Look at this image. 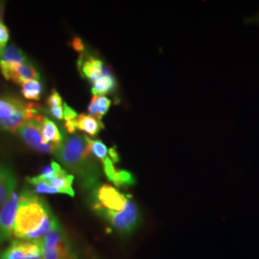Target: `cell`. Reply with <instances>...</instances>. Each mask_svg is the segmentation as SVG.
<instances>
[{
  "instance_id": "obj_24",
  "label": "cell",
  "mask_w": 259,
  "mask_h": 259,
  "mask_svg": "<svg viewBox=\"0 0 259 259\" xmlns=\"http://www.w3.org/2000/svg\"><path fill=\"white\" fill-rule=\"evenodd\" d=\"M77 117H78L77 112L73 109H71L67 104L64 103V119L65 122L74 120Z\"/></svg>"
},
{
  "instance_id": "obj_20",
  "label": "cell",
  "mask_w": 259,
  "mask_h": 259,
  "mask_svg": "<svg viewBox=\"0 0 259 259\" xmlns=\"http://www.w3.org/2000/svg\"><path fill=\"white\" fill-rule=\"evenodd\" d=\"M63 171H64V169L61 167L60 164H58L55 161H52L50 163V165L44 168L40 175L34 177L33 179L35 181H39V182H47V181L55 178L56 176H58Z\"/></svg>"
},
{
  "instance_id": "obj_11",
  "label": "cell",
  "mask_w": 259,
  "mask_h": 259,
  "mask_svg": "<svg viewBox=\"0 0 259 259\" xmlns=\"http://www.w3.org/2000/svg\"><path fill=\"white\" fill-rule=\"evenodd\" d=\"M17 186V179L15 173L10 169L0 163V205L15 192Z\"/></svg>"
},
{
  "instance_id": "obj_5",
  "label": "cell",
  "mask_w": 259,
  "mask_h": 259,
  "mask_svg": "<svg viewBox=\"0 0 259 259\" xmlns=\"http://www.w3.org/2000/svg\"><path fill=\"white\" fill-rule=\"evenodd\" d=\"M44 259H77L60 223L41 239Z\"/></svg>"
},
{
  "instance_id": "obj_29",
  "label": "cell",
  "mask_w": 259,
  "mask_h": 259,
  "mask_svg": "<svg viewBox=\"0 0 259 259\" xmlns=\"http://www.w3.org/2000/svg\"><path fill=\"white\" fill-rule=\"evenodd\" d=\"M2 54H3V47H0V61H1V57H2Z\"/></svg>"
},
{
  "instance_id": "obj_8",
  "label": "cell",
  "mask_w": 259,
  "mask_h": 259,
  "mask_svg": "<svg viewBox=\"0 0 259 259\" xmlns=\"http://www.w3.org/2000/svg\"><path fill=\"white\" fill-rule=\"evenodd\" d=\"M1 259H44L41 240L13 241L9 247L0 253Z\"/></svg>"
},
{
  "instance_id": "obj_21",
  "label": "cell",
  "mask_w": 259,
  "mask_h": 259,
  "mask_svg": "<svg viewBox=\"0 0 259 259\" xmlns=\"http://www.w3.org/2000/svg\"><path fill=\"white\" fill-rule=\"evenodd\" d=\"M135 183V179L133 175L125 170H118L115 177L113 184L116 186H124V185H131Z\"/></svg>"
},
{
  "instance_id": "obj_9",
  "label": "cell",
  "mask_w": 259,
  "mask_h": 259,
  "mask_svg": "<svg viewBox=\"0 0 259 259\" xmlns=\"http://www.w3.org/2000/svg\"><path fill=\"white\" fill-rule=\"evenodd\" d=\"M0 70L5 79L22 84L30 80H38L37 69L29 63L15 64L0 61Z\"/></svg>"
},
{
  "instance_id": "obj_22",
  "label": "cell",
  "mask_w": 259,
  "mask_h": 259,
  "mask_svg": "<svg viewBox=\"0 0 259 259\" xmlns=\"http://www.w3.org/2000/svg\"><path fill=\"white\" fill-rule=\"evenodd\" d=\"M47 106L49 108H54V107H63L64 103L62 100V97L59 93H57L56 90H53L51 92V94L47 98Z\"/></svg>"
},
{
  "instance_id": "obj_27",
  "label": "cell",
  "mask_w": 259,
  "mask_h": 259,
  "mask_svg": "<svg viewBox=\"0 0 259 259\" xmlns=\"http://www.w3.org/2000/svg\"><path fill=\"white\" fill-rule=\"evenodd\" d=\"M109 157H111L112 162L119 161V156H118V154H117L115 149L112 148L109 150Z\"/></svg>"
},
{
  "instance_id": "obj_15",
  "label": "cell",
  "mask_w": 259,
  "mask_h": 259,
  "mask_svg": "<svg viewBox=\"0 0 259 259\" xmlns=\"http://www.w3.org/2000/svg\"><path fill=\"white\" fill-rule=\"evenodd\" d=\"M111 104V100L106 96L93 95L88 111L92 114V116L95 117L97 120L101 121L103 116L109 111Z\"/></svg>"
},
{
  "instance_id": "obj_25",
  "label": "cell",
  "mask_w": 259,
  "mask_h": 259,
  "mask_svg": "<svg viewBox=\"0 0 259 259\" xmlns=\"http://www.w3.org/2000/svg\"><path fill=\"white\" fill-rule=\"evenodd\" d=\"M72 46H73L75 50L79 51V52H83V49H84L83 42L79 37H75L73 41H72Z\"/></svg>"
},
{
  "instance_id": "obj_28",
  "label": "cell",
  "mask_w": 259,
  "mask_h": 259,
  "mask_svg": "<svg viewBox=\"0 0 259 259\" xmlns=\"http://www.w3.org/2000/svg\"><path fill=\"white\" fill-rule=\"evenodd\" d=\"M4 3L0 2V23H2L3 20V13H4Z\"/></svg>"
},
{
  "instance_id": "obj_4",
  "label": "cell",
  "mask_w": 259,
  "mask_h": 259,
  "mask_svg": "<svg viewBox=\"0 0 259 259\" xmlns=\"http://www.w3.org/2000/svg\"><path fill=\"white\" fill-rule=\"evenodd\" d=\"M56 157L64 166L75 173H83L92 157L87 151V141L83 137L74 135L63 141L55 152Z\"/></svg>"
},
{
  "instance_id": "obj_17",
  "label": "cell",
  "mask_w": 259,
  "mask_h": 259,
  "mask_svg": "<svg viewBox=\"0 0 259 259\" xmlns=\"http://www.w3.org/2000/svg\"><path fill=\"white\" fill-rule=\"evenodd\" d=\"M42 93V83L38 80H30L21 84V94L30 100L37 101Z\"/></svg>"
},
{
  "instance_id": "obj_2",
  "label": "cell",
  "mask_w": 259,
  "mask_h": 259,
  "mask_svg": "<svg viewBox=\"0 0 259 259\" xmlns=\"http://www.w3.org/2000/svg\"><path fill=\"white\" fill-rule=\"evenodd\" d=\"M93 209L122 234L131 233L139 226L140 215L137 204L111 185H103L96 190Z\"/></svg>"
},
{
  "instance_id": "obj_26",
  "label": "cell",
  "mask_w": 259,
  "mask_h": 259,
  "mask_svg": "<svg viewBox=\"0 0 259 259\" xmlns=\"http://www.w3.org/2000/svg\"><path fill=\"white\" fill-rule=\"evenodd\" d=\"M65 127L69 134H74L75 131L77 129V127H76V119L65 122Z\"/></svg>"
},
{
  "instance_id": "obj_31",
  "label": "cell",
  "mask_w": 259,
  "mask_h": 259,
  "mask_svg": "<svg viewBox=\"0 0 259 259\" xmlns=\"http://www.w3.org/2000/svg\"><path fill=\"white\" fill-rule=\"evenodd\" d=\"M0 259H1V258H0Z\"/></svg>"
},
{
  "instance_id": "obj_23",
  "label": "cell",
  "mask_w": 259,
  "mask_h": 259,
  "mask_svg": "<svg viewBox=\"0 0 259 259\" xmlns=\"http://www.w3.org/2000/svg\"><path fill=\"white\" fill-rule=\"evenodd\" d=\"M9 29L3 23H0V47H4L9 40Z\"/></svg>"
},
{
  "instance_id": "obj_6",
  "label": "cell",
  "mask_w": 259,
  "mask_h": 259,
  "mask_svg": "<svg viewBox=\"0 0 259 259\" xmlns=\"http://www.w3.org/2000/svg\"><path fill=\"white\" fill-rule=\"evenodd\" d=\"M41 120L32 119L28 121L19 128L18 133L23 141L33 150L45 154H55L58 147L47 142L42 137Z\"/></svg>"
},
{
  "instance_id": "obj_1",
  "label": "cell",
  "mask_w": 259,
  "mask_h": 259,
  "mask_svg": "<svg viewBox=\"0 0 259 259\" xmlns=\"http://www.w3.org/2000/svg\"><path fill=\"white\" fill-rule=\"evenodd\" d=\"M58 223L44 199L29 191L20 194L14 227V236L17 239L41 240Z\"/></svg>"
},
{
  "instance_id": "obj_3",
  "label": "cell",
  "mask_w": 259,
  "mask_h": 259,
  "mask_svg": "<svg viewBox=\"0 0 259 259\" xmlns=\"http://www.w3.org/2000/svg\"><path fill=\"white\" fill-rule=\"evenodd\" d=\"M40 107L36 103H26L12 96L0 97V127L10 132H18L26 122L41 120Z\"/></svg>"
},
{
  "instance_id": "obj_19",
  "label": "cell",
  "mask_w": 259,
  "mask_h": 259,
  "mask_svg": "<svg viewBox=\"0 0 259 259\" xmlns=\"http://www.w3.org/2000/svg\"><path fill=\"white\" fill-rule=\"evenodd\" d=\"M84 139L87 141V151L89 152V154L99 158L101 161L106 157H109V150L102 141L93 140L87 137H84Z\"/></svg>"
},
{
  "instance_id": "obj_14",
  "label": "cell",
  "mask_w": 259,
  "mask_h": 259,
  "mask_svg": "<svg viewBox=\"0 0 259 259\" xmlns=\"http://www.w3.org/2000/svg\"><path fill=\"white\" fill-rule=\"evenodd\" d=\"M41 134L46 141L57 146L58 148L63 143V136L61 135L57 125L53 121L44 117L41 120Z\"/></svg>"
},
{
  "instance_id": "obj_16",
  "label": "cell",
  "mask_w": 259,
  "mask_h": 259,
  "mask_svg": "<svg viewBox=\"0 0 259 259\" xmlns=\"http://www.w3.org/2000/svg\"><path fill=\"white\" fill-rule=\"evenodd\" d=\"M93 84L92 93L98 96H105V94L112 93L116 89V81L113 75L104 76Z\"/></svg>"
},
{
  "instance_id": "obj_12",
  "label": "cell",
  "mask_w": 259,
  "mask_h": 259,
  "mask_svg": "<svg viewBox=\"0 0 259 259\" xmlns=\"http://www.w3.org/2000/svg\"><path fill=\"white\" fill-rule=\"evenodd\" d=\"M73 180H74V176L67 174L64 170L58 176H56L55 178H53L47 182H44V183L54 187L59 191V193H64V194L69 195V196L73 197L75 195L74 190L72 188Z\"/></svg>"
},
{
  "instance_id": "obj_10",
  "label": "cell",
  "mask_w": 259,
  "mask_h": 259,
  "mask_svg": "<svg viewBox=\"0 0 259 259\" xmlns=\"http://www.w3.org/2000/svg\"><path fill=\"white\" fill-rule=\"evenodd\" d=\"M79 67L81 68V71L85 78H88L92 83H94L98 79L102 78L104 76H111L112 72L109 66L103 64L102 61L90 57L85 60H83L81 57L79 63Z\"/></svg>"
},
{
  "instance_id": "obj_18",
  "label": "cell",
  "mask_w": 259,
  "mask_h": 259,
  "mask_svg": "<svg viewBox=\"0 0 259 259\" xmlns=\"http://www.w3.org/2000/svg\"><path fill=\"white\" fill-rule=\"evenodd\" d=\"M1 61L7 62V63H15V64L27 63L26 56L24 55V53L19 48L14 45H9L3 50Z\"/></svg>"
},
{
  "instance_id": "obj_7",
  "label": "cell",
  "mask_w": 259,
  "mask_h": 259,
  "mask_svg": "<svg viewBox=\"0 0 259 259\" xmlns=\"http://www.w3.org/2000/svg\"><path fill=\"white\" fill-rule=\"evenodd\" d=\"M19 198L20 195L15 191L0 207V245L10 240L14 235Z\"/></svg>"
},
{
  "instance_id": "obj_30",
  "label": "cell",
  "mask_w": 259,
  "mask_h": 259,
  "mask_svg": "<svg viewBox=\"0 0 259 259\" xmlns=\"http://www.w3.org/2000/svg\"><path fill=\"white\" fill-rule=\"evenodd\" d=\"M258 19H259V18H258Z\"/></svg>"
},
{
  "instance_id": "obj_13",
  "label": "cell",
  "mask_w": 259,
  "mask_h": 259,
  "mask_svg": "<svg viewBox=\"0 0 259 259\" xmlns=\"http://www.w3.org/2000/svg\"><path fill=\"white\" fill-rule=\"evenodd\" d=\"M76 127L77 129L83 131L85 134L94 137L100 132V130L104 128V125L101 121L97 120L92 115L82 113L79 114L76 118Z\"/></svg>"
}]
</instances>
